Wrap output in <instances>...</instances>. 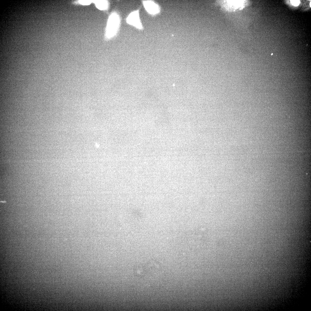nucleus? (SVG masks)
<instances>
[{
	"label": "nucleus",
	"instance_id": "f257e3e1",
	"mask_svg": "<svg viewBox=\"0 0 311 311\" xmlns=\"http://www.w3.org/2000/svg\"><path fill=\"white\" fill-rule=\"evenodd\" d=\"M120 24L119 15L116 13L112 14L109 17L107 26L106 36L107 38H111L115 35Z\"/></svg>",
	"mask_w": 311,
	"mask_h": 311
},
{
	"label": "nucleus",
	"instance_id": "f03ea898",
	"mask_svg": "<svg viewBox=\"0 0 311 311\" xmlns=\"http://www.w3.org/2000/svg\"><path fill=\"white\" fill-rule=\"evenodd\" d=\"M126 21L128 24L137 29H142V25L140 20L138 10L131 12L127 17Z\"/></svg>",
	"mask_w": 311,
	"mask_h": 311
},
{
	"label": "nucleus",
	"instance_id": "7ed1b4c3",
	"mask_svg": "<svg viewBox=\"0 0 311 311\" xmlns=\"http://www.w3.org/2000/svg\"><path fill=\"white\" fill-rule=\"evenodd\" d=\"M225 7L229 11H234L236 9H240L243 7L244 1H224Z\"/></svg>",
	"mask_w": 311,
	"mask_h": 311
},
{
	"label": "nucleus",
	"instance_id": "20e7f679",
	"mask_svg": "<svg viewBox=\"0 0 311 311\" xmlns=\"http://www.w3.org/2000/svg\"><path fill=\"white\" fill-rule=\"evenodd\" d=\"M143 4L146 10L151 14H156L159 11L158 5L153 2L150 1H145Z\"/></svg>",
	"mask_w": 311,
	"mask_h": 311
},
{
	"label": "nucleus",
	"instance_id": "39448f33",
	"mask_svg": "<svg viewBox=\"0 0 311 311\" xmlns=\"http://www.w3.org/2000/svg\"><path fill=\"white\" fill-rule=\"evenodd\" d=\"M94 3L96 7L99 10H103L106 9L108 7V3L105 0L95 1Z\"/></svg>",
	"mask_w": 311,
	"mask_h": 311
},
{
	"label": "nucleus",
	"instance_id": "423d86ee",
	"mask_svg": "<svg viewBox=\"0 0 311 311\" xmlns=\"http://www.w3.org/2000/svg\"><path fill=\"white\" fill-rule=\"evenodd\" d=\"M91 1L89 0H80L79 1V3L83 5H88L90 4L91 2Z\"/></svg>",
	"mask_w": 311,
	"mask_h": 311
},
{
	"label": "nucleus",
	"instance_id": "0eeeda50",
	"mask_svg": "<svg viewBox=\"0 0 311 311\" xmlns=\"http://www.w3.org/2000/svg\"><path fill=\"white\" fill-rule=\"evenodd\" d=\"M291 2L292 5L294 6H297L300 3L299 0H291Z\"/></svg>",
	"mask_w": 311,
	"mask_h": 311
},
{
	"label": "nucleus",
	"instance_id": "6e6552de",
	"mask_svg": "<svg viewBox=\"0 0 311 311\" xmlns=\"http://www.w3.org/2000/svg\"><path fill=\"white\" fill-rule=\"evenodd\" d=\"M310 7H311V2H310Z\"/></svg>",
	"mask_w": 311,
	"mask_h": 311
}]
</instances>
